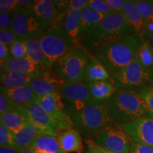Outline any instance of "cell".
Wrapping results in <instances>:
<instances>
[{"label": "cell", "instance_id": "obj_1", "mask_svg": "<svg viewBox=\"0 0 153 153\" xmlns=\"http://www.w3.org/2000/svg\"><path fill=\"white\" fill-rule=\"evenodd\" d=\"M131 35L136 34L123 15L111 12L81 38L80 45L90 54L94 55L97 51L108 44Z\"/></svg>", "mask_w": 153, "mask_h": 153}, {"label": "cell", "instance_id": "obj_2", "mask_svg": "<svg viewBox=\"0 0 153 153\" xmlns=\"http://www.w3.org/2000/svg\"><path fill=\"white\" fill-rule=\"evenodd\" d=\"M143 39L137 35L126 36L112 42L95 53L111 77L135 60Z\"/></svg>", "mask_w": 153, "mask_h": 153}, {"label": "cell", "instance_id": "obj_3", "mask_svg": "<svg viewBox=\"0 0 153 153\" xmlns=\"http://www.w3.org/2000/svg\"><path fill=\"white\" fill-rule=\"evenodd\" d=\"M74 128L85 137H94L106 128L116 126L106 101H94L72 117Z\"/></svg>", "mask_w": 153, "mask_h": 153}, {"label": "cell", "instance_id": "obj_4", "mask_svg": "<svg viewBox=\"0 0 153 153\" xmlns=\"http://www.w3.org/2000/svg\"><path fill=\"white\" fill-rule=\"evenodd\" d=\"M106 103L115 123L118 126L147 116L140 95L135 91L117 89Z\"/></svg>", "mask_w": 153, "mask_h": 153}, {"label": "cell", "instance_id": "obj_5", "mask_svg": "<svg viewBox=\"0 0 153 153\" xmlns=\"http://www.w3.org/2000/svg\"><path fill=\"white\" fill-rule=\"evenodd\" d=\"M40 45L45 58V67L52 69L55 64L75 44L60 24H53L44 31L39 38Z\"/></svg>", "mask_w": 153, "mask_h": 153}, {"label": "cell", "instance_id": "obj_6", "mask_svg": "<svg viewBox=\"0 0 153 153\" xmlns=\"http://www.w3.org/2000/svg\"><path fill=\"white\" fill-rule=\"evenodd\" d=\"M91 54L76 46L61 57L53 66V72L65 81L84 82V76Z\"/></svg>", "mask_w": 153, "mask_h": 153}, {"label": "cell", "instance_id": "obj_7", "mask_svg": "<svg viewBox=\"0 0 153 153\" xmlns=\"http://www.w3.org/2000/svg\"><path fill=\"white\" fill-rule=\"evenodd\" d=\"M118 90L133 91L140 93L143 89L153 87L152 75L136 59L112 77Z\"/></svg>", "mask_w": 153, "mask_h": 153}, {"label": "cell", "instance_id": "obj_8", "mask_svg": "<svg viewBox=\"0 0 153 153\" xmlns=\"http://www.w3.org/2000/svg\"><path fill=\"white\" fill-rule=\"evenodd\" d=\"M60 94L65 112L71 118L94 101L88 85L84 82L65 81Z\"/></svg>", "mask_w": 153, "mask_h": 153}, {"label": "cell", "instance_id": "obj_9", "mask_svg": "<svg viewBox=\"0 0 153 153\" xmlns=\"http://www.w3.org/2000/svg\"><path fill=\"white\" fill-rule=\"evenodd\" d=\"M11 28L19 39L28 41L40 38L48 28L36 16L33 9H29L16 12Z\"/></svg>", "mask_w": 153, "mask_h": 153}, {"label": "cell", "instance_id": "obj_10", "mask_svg": "<svg viewBox=\"0 0 153 153\" xmlns=\"http://www.w3.org/2000/svg\"><path fill=\"white\" fill-rule=\"evenodd\" d=\"M93 142L114 153H128L132 140L120 126L106 128L94 135Z\"/></svg>", "mask_w": 153, "mask_h": 153}, {"label": "cell", "instance_id": "obj_11", "mask_svg": "<svg viewBox=\"0 0 153 153\" xmlns=\"http://www.w3.org/2000/svg\"><path fill=\"white\" fill-rule=\"evenodd\" d=\"M24 111L28 119L46 135L56 137L60 132L68 129L45 112L37 103L24 108Z\"/></svg>", "mask_w": 153, "mask_h": 153}, {"label": "cell", "instance_id": "obj_12", "mask_svg": "<svg viewBox=\"0 0 153 153\" xmlns=\"http://www.w3.org/2000/svg\"><path fill=\"white\" fill-rule=\"evenodd\" d=\"M65 82L49 69L36 72L29 86L38 97L55 93H60Z\"/></svg>", "mask_w": 153, "mask_h": 153}, {"label": "cell", "instance_id": "obj_13", "mask_svg": "<svg viewBox=\"0 0 153 153\" xmlns=\"http://www.w3.org/2000/svg\"><path fill=\"white\" fill-rule=\"evenodd\" d=\"M36 103H37L50 116L62 123L68 129L74 128L72 118L65 112L60 93L37 97Z\"/></svg>", "mask_w": 153, "mask_h": 153}, {"label": "cell", "instance_id": "obj_14", "mask_svg": "<svg viewBox=\"0 0 153 153\" xmlns=\"http://www.w3.org/2000/svg\"><path fill=\"white\" fill-rule=\"evenodd\" d=\"M120 126L133 142L143 143L153 148V118L145 116Z\"/></svg>", "mask_w": 153, "mask_h": 153}, {"label": "cell", "instance_id": "obj_15", "mask_svg": "<svg viewBox=\"0 0 153 153\" xmlns=\"http://www.w3.org/2000/svg\"><path fill=\"white\" fill-rule=\"evenodd\" d=\"M56 138L61 149L65 153H82L84 145L80 132L76 128H70L57 134Z\"/></svg>", "mask_w": 153, "mask_h": 153}, {"label": "cell", "instance_id": "obj_16", "mask_svg": "<svg viewBox=\"0 0 153 153\" xmlns=\"http://www.w3.org/2000/svg\"><path fill=\"white\" fill-rule=\"evenodd\" d=\"M1 92L13 104L24 108L36 103L38 97L29 85L17 89H7L1 86Z\"/></svg>", "mask_w": 153, "mask_h": 153}, {"label": "cell", "instance_id": "obj_17", "mask_svg": "<svg viewBox=\"0 0 153 153\" xmlns=\"http://www.w3.org/2000/svg\"><path fill=\"white\" fill-rule=\"evenodd\" d=\"M99 81L113 82V79L103 62L95 55H91L84 76V82L87 84Z\"/></svg>", "mask_w": 153, "mask_h": 153}, {"label": "cell", "instance_id": "obj_18", "mask_svg": "<svg viewBox=\"0 0 153 153\" xmlns=\"http://www.w3.org/2000/svg\"><path fill=\"white\" fill-rule=\"evenodd\" d=\"M0 121L7 129L14 134L18 133L25 127L28 119L25 114L24 108L11 110L0 114Z\"/></svg>", "mask_w": 153, "mask_h": 153}, {"label": "cell", "instance_id": "obj_19", "mask_svg": "<svg viewBox=\"0 0 153 153\" xmlns=\"http://www.w3.org/2000/svg\"><path fill=\"white\" fill-rule=\"evenodd\" d=\"M43 70L46 69H43L36 65L28 57L14 58L9 57L7 60L1 62V70L8 72L34 74Z\"/></svg>", "mask_w": 153, "mask_h": 153}, {"label": "cell", "instance_id": "obj_20", "mask_svg": "<svg viewBox=\"0 0 153 153\" xmlns=\"http://www.w3.org/2000/svg\"><path fill=\"white\" fill-rule=\"evenodd\" d=\"M81 16L82 11L68 9L61 17V25L72 38L76 46H81L79 38Z\"/></svg>", "mask_w": 153, "mask_h": 153}, {"label": "cell", "instance_id": "obj_21", "mask_svg": "<svg viewBox=\"0 0 153 153\" xmlns=\"http://www.w3.org/2000/svg\"><path fill=\"white\" fill-rule=\"evenodd\" d=\"M33 10L48 28L61 16L53 1L51 0H37L34 4Z\"/></svg>", "mask_w": 153, "mask_h": 153}, {"label": "cell", "instance_id": "obj_22", "mask_svg": "<svg viewBox=\"0 0 153 153\" xmlns=\"http://www.w3.org/2000/svg\"><path fill=\"white\" fill-rule=\"evenodd\" d=\"M122 14L136 35L142 38L145 33V22L137 11L134 1L126 0Z\"/></svg>", "mask_w": 153, "mask_h": 153}, {"label": "cell", "instance_id": "obj_23", "mask_svg": "<svg viewBox=\"0 0 153 153\" xmlns=\"http://www.w3.org/2000/svg\"><path fill=\"white\" fill-rule=\"evenodd\" d=\"M36 73H20L1 70V86L7 89H17L30 85Z\"/></svg>", "mask_w": 153, "mask_h": 153}, {"label": "cell", "instance_id": "obj_24", "mask_svg": "<svg viewBox=\"0 0 153 153\" xmlns=\"http://www.w3.org/2000/svg\"><path fill=\"white\" fill-rule=\"evenodd\" d=\"M44 134L45 133L43 131L36 127L28 120L24 128L18 133L14 134L15 144L18 149L28 148L38 137Z\"/></svg>", "mask_w": 153, "mask_h": 153}, {"label": "cell", "instance_id": "obj_25", "mask_svg": "<svg viewBox=\"0 0 153 153\" xmlns=\"http://www.w3.org/2000/svg\"><path fill=\"white\" fill-rule=\"evenodd\" d=\"M92 99L94 101H106L117 91L113 82L99 81L87 84Z\"/></svg>", "mask_w": 153, "mask_h": 153}, {"label": "cell", "instance_id": "obj_26", "mask_svg": "<svg viewBox=\"0 0 153 153\" xmlns=\"http://www.w3.org/2000/svg\"><path fill=\"white\" fill-rule=\"evenodd\" d=\"M28 148L41 153H65L61 149L56 137L45 134L38 137Z\"/></svg>", "mask_w": 153, "mask_h": 153}, {"label": "cell", "instance_id": "obj_27", "mask_svg": "<svg viewBox=\"0 0 153 153\" xmlns=\"http://www.w3.org/2000/svg\"><path fill=\"white\" fill-rule=\"evenodd\" d=\"M106 15L97 12L89 8H87L82 11L79 30V41L81 38L83 37L94 26L101 22Z\"/></svg>", "mask_w": 153, "mask_h": 153}, {"label": "cell", "instance_id": "obj_28", "mask_svg": "<svg viewBox=\"0 0 153 153\" xmlns=\"http://www.w3.org/2000/svg\"><path fill=\"white\" fill-rule=\"evenodd\" d=\"M26 41L27 57L34 64L43 69H47L45 67V58L40 45L39 38L30 39Z\"/></svg>", "mask_w": 153, "mask_h": 153}, {"label": "cell", "instance_id": "obj_29", "mask_svg": "<svg viewBox=\"0 0 153 153\" xmlns=\"http://www.w3.org/2000/svg\"><path fill=\"white\" fill-rule=\"evenodd\" d=\"M136 60L147 70H153V45L148 40H143L137 53Z\"/></svg>", "mask_w": 153, "mask_h": 153}, {"label": "cell", "instance_id": "obj_30", "mask_svg": "<svg viewBox=\"0 0 153 153\" xmlns=\"http://www.w3.org/2000/svg\"><path fill=\"white\" fill-rule=\"evenodd\" d=\"M134 3L145 22H153V4L152 1L136 0L134 1Z\"/></svg>", "mask_w": 153, "mask_h": 153}, {"label": "cell", "instance_id": "obj_31", "mask_svg": "<svg viewBox=\"0 0 153 153\" xmlns=\"http://www.w3.org/2000/svg\"><path fill=\"white\" fill-rule=\"evenodd\" d=\"M144 104L147 116L153 118V87H149L140 93Z\"/></svg>", "mask_w": 153, "mask_h": 153}, {"label": "cell", "instance_id": "obj_32", "mask_svg": "<svg viewBox=\"0 0 153 153\" xmlns=\"http://www.w3.org/2000/svg\"><path fill=\"white\" fill-rule=\"evenodd\" d=\"M10 55L14 58H24L27 57L26 41L19 39L9 46Z\"/></svg>", "mask_w": 153, "mask_h": 153}, {"label": "cell", "instance_id": "obj_33", "mask_svg": "<svg viewBox=\"0 0 153 153\" xmlns=\"http://www.w3.org/2000/svg\"><path fill=\"white\" fill-rule=\"evenodd\" d=\"M0 146L12 147L18 149L14 142V134L1 124H0Z\"/></svg>", "mask_w": 153, "mask_h": 153}, {"label": "cell", "instance_id": "obj_34", "mask_svg": "<svg viewBox=\"0 0 153 153\" xmlns=\"http://www.w3.org/2000/svg\"><path fill=\"white\" fill-rule=\"evenodd\" d=\"M88 8L105 14L114 12L108 4L106 3V0H89Z\"/></svg>", "mask_w": 153, "mask_h": 153}, {"label": "cell", "instance_id": "obj_35", "mask_svg": "<svg viewBox=\"0 0 153 153\" xmlns=\"http://www.w3.org/2000/svg\"><path fill=\"white\" fill-rule=\"evenodd\" d=\"M19 38L11 28L0 30V43L10 46L15 41H18Z\"/></svg>", "mask_w": 153, "mask_h": 153}, {"label": "cell", "instance_id": "obj_36", "mask_svg": "<svg viewBox=\"0 0 153 153\" xmlns=\"http://www.w3.org/2000/svg\"><path fill=\"white\" fill-rule=\"evenodd\" d=\"M21 108H24L13 104L2 92L0 93V114H2L8 111L17 110L21 109Z\"/></svg>", "mask_w": 153, "mask_h": 153}, {"label": "cell", "instance_id": "obj_37", "mask_svg": "<svg viewBox=\"0 0 153 153\" xmlns=\"http://www.w3.org/2000/svg\"><path fill=\"white\" fill-rule=\"evenodd\" d=\"M16 11L4 14H0V30L11 28L16 15Z\"/></svg>", "mask_w": 153, "mask_h": 153}, {"label": "cell", "instance_id": "obj_38", "mask_svg": "<svg viewBox=\"0 0 153 153\" xmlns=\"http://www.w3.org/2000/svg\"><path fill=\"white\" fill-rule=\"evenodd\" d=\"M128 153H153V148L143 143L132 141Z\"/></svg>", "mask_w": 153, "mask_h": 153}, {"label": "cell", "instance_id": "obj_39", "mask_svg": "<svg viewBox=\"0 0 153 153\" xmlns=\"http://www.w3.org/2000/svg\"><path fill=\"white\" fill-rule=\"evenodd\" d=\"M17 0H1L0 1V14H4L15 11Z\"/></svg>", "mask_w": 153, "mask_h": 153}, {"label": "cell", "instance_id": "obj_40", "mask_svg": "<svg viewBox=\"0 0 153 153\" xmlns=\"http://www.w3.org/2000/svg\"><path fill=\"white\" fill-rule=\"evenodd\" d=\"M89 0H71L69 1V9L83 11L88 8Z\"/></svg>", "mask_w": 153, "mask_h": 153}, {"label": "cell", "instance_id": "obj_41", "mask_svg": "<svg viewBox=\"0 0 153 153\" xmlns=\"http://www.w3.org/2000/svg\"><path fill=\"white\" fill-rule=\"evenodd\" d=\"M106 3L111 7L114 12L122 14L124 7V0H106Z\"/></svg>", "mask_w": 153, "mask_h": 153}, {"label": "cell", "instance_id": "obj_42", "mask_svg": "<svg viewBox=\"0 0 153 153\" xmlns=\"http://www.w3.org/2000/svg\"><path fill=\"white\" fill-rule=\"evenodd\" d=\"M86 143H87V148L91 150L94 153H114L101 148L100 146H99V145H97L96 143H94L92 140H86Z\"/></svg>", "mask_w": 153, "mask_h": 153}, {"label": "cell", "instance_id": "obj_43", "mask_svg": "<svg viewBox=\"0 0 153 153\" xmlns=\"http://www.w3.org/2000/svg\"><path fill=\"white\" fill-rule=\"evenodd\" d=\"M55 7L60 13V14L62 15L69 9V1H65V0H60V1H53Z\"/></svg>", "mask_w": 153, "mask_h": 153}, {"label": "cell", "instance_id": "obj_44", "mask_svg": "<svg viewBox=\"0 0 153 153\" xmlns=\"http://www.w3.org/2000/svg\"><path fill=\"white\" fill-rule=\"evenodd\" d=\"M9 57H11L9 46L4 45V44L0 43V60H1V62L7 60Z\"/></svg>", "mask_w": 153, "mask_h": 153}, {"label": "cell", "instance_id": "obj_45", "mask_svg": "<svg viewBox=\"0 0 153 153\" xmlns=\"http://www.w3.org/2000/svg\"><path fill=\"white\" fill-rule=\"evenodd\" d=\"M0 153H19V149L12 147L0 146Z\"/></svg>", "mask_w": 153, "mask_h": 153}, {"label": "cell", "instance_id": "obj_46", "mask_svg": "<svg viewBox=\"0 0 153 153\" xmlns=\"http://www.w3.org/2000/svg\"><path fill=\"white\" fill-rule=\"evenodd\" d=\"M19 153H41L36 151L34 150H32L30 148H20L19 149Z\"/></svg>", "mask_w": 153, "mask_h": 153}, {"label": "cell", "instance_id": "obj_47", "mask_svg": "<svg viewBox=\"0 0 153 153\" xmlns=\"http://www.w3.org/2000/svg\"><path fill=\"white\" fill-rule=\"evenodd\" d=\"M85 153H94V152L91 150H89V148H87V150H86V152Z\"/></svg>", "mask_w": 153, "mask_h": 153}, {"label": "cell", "instance_id": "obj_48", "mask_svg": "<svg viewBox=\"0 0 153 153\" xmlns=\"http://www.w3.org/2000/svg\"><path fill=\"white\" fill-rule=\"evenodd\" d=\"M151 75H152V85H153V70L151 71Z\"/></svg>", "mask_w": 153, "mask_h": 153}, {"label": "cell", "instance_id": "obj_49", "mask_svg": "<svg viewBox=\"0 0 153 153\" xmlns=\"http://www.w3.org/2000/svg\"><path fill=\"white\" fill-rule=\"evenodd\" d=\"M152 4H153V0H152Z\"/></svg>", "mask_w": 153, "mask_h": 153}, {"label": "cell", "instance_id": "obj_50", "mask_svg": "<svg viewBox=\"0 0 153 153\" xmlns=\"http://www.w3.org/2000/svg\"><path fill=\"white\" fill-rule=\"evenodd\" d=\"M152 45H153V41L152 42Z\"/></svg>", "mask_w": 153, "mask_h": 153}]
</instances>
